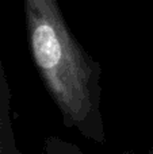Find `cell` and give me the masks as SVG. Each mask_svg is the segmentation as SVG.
<instances>
[{
  "label": "cell",
  "instance_id": "1",
  "mask_svg": "<svg viewBox=\"0 0 153 154\" xmlns=\"http://www.w3.org/2000/svg\"><path fill=\"white\" fill-rule=\"evenodd\" d=\"M24 12L33 61L64 120L103 142L98 64L69 31L56 2L27 0Z\"/></svg>",
  "mask_w": 153,
  "mask_h": 154
},
{
  "label": "cell",
  "instance_id": "2",
  "mask_svg": "<svg viewBox=\"0 0 153 154\" xmlns=\"http://www.w3.org/2000/svg\"><path fill=\"white\" fill-rule=\"evenodd\" d=\"M0 154H19L11 123V93L0 62Z\"/></svg>",
  "mask_w": 153,
  "mask_h": 154
}]
</instances>
